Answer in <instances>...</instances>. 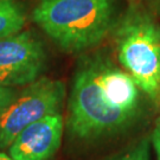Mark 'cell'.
Instances as JSON below:
<instances>
[{"mask_svg": "<svg viewBox=\"0 0 160 160\" xmlns=\"http://www.w3.org/2000/svg\"><path fill=\"white\" fill-rule=\"evenodd\" d=\"M158 100H160V92H159V97H158Z\"/></svg>", "mask_w": 160, "mask_h": 160, "instance_id": "cell-13", "label": "cell"}, {"mask_svg": "<svg viewBox=\"0 0 160 160\" xmlns=\"http://www.w3.org/2000/svg\"><path fill=\"white\" fill-rule=\"evenodd\" d=\"M148 5L157 16H160V0H148Z\"/></svg>", "mask_w": 160, "mask_h": 160, "instance_id": "cell-11", "label": "cell"}, {"mask_svg": "<svg viewBox=\"0 0 160 160\" xmlns=\"http://www.w3.org/2000/svg\"><path fill=\"white\" fill-rule=\"evenodd\" d=\"M45 62L44 46L31 32L0 38V84L28 86L39 78Z\"/></svg>", "mask_w": 160, "mask_h": 160, "instance_id": "cell-5", "label": "cell"}, {"mask_svg": "<svg viewBox=\"0 0 160 160\" xmlns=\"http://www.w3.org/2000/svg\"><path fill=\"white\" fill-rule=\"evenodd\" d=\"M32 18L62 50L84 52L114 29L115 0H39Z\"/></svg>", "mask_w": 160, "mask_h": 160, "instance_id": "cell-2", "label": "cell"}, {"mask_svg": "<svg viewBox=\"0 0 160 160\" xmlns=\"http://www.w3.org/2000/svg\"><path fill=\"white\" fill-rule=\"evenodd\" d=\"M151 137H143L108 160H151Z\"/></svg>", "mask_w": 160, "mask_h": 160, "instance_id": "cell-8", "label": "cell"}, {"mask_svg": "<svg viewBox=\"0 0 160 160\" xmlns=\"http://www.w3.org/2000/svg\"><path fill=\"white\" fill-rule=\"evenodd\" d=\"M65 84L42 77L25 86L11 106L0 115V148H8L24 128L48 115L62 113Z\"/></svg>", "mask_w": 160, "mask_h": 160, "instance_id": "cell-4", "label": "cell"}, {"mask_svg": "<svg viewBox=\"0 0 160 160\" xmlns=\"http://www.w3.org/2000/svg\"><path fill=\"white\" fill-rule=\"evenodd\" d=\"M24 25L25 14L17 0H0V38L20 32Z\"/></svg>", "mask_w": 160, "mask_h": 160, "instance_id": "cell-7", "label": "cell"}, {"mask_svg": "<svg viewBox=\"0 0 160 160\" xmlns=\"http://www.w3.org/2000/svg\"><path fill=\"white\" fill-rule=\"evenodd\" d=\"M0 160H14L10 154H6L4 152H0Z\"/></svg>", "mask_w": 160, "mask_h": 160, "instance_id": "cell-12", "label": "cell"}, {"mask_svg": "<svg viewBox=\"0 0 160 160\" xmlns=\"http://www.w3.org/2000/svg\"><path fill=\"white\" fill-rule=\"evenodd\" d=\"M140 112V89L106 53L81 58L69 97L68 128L81 141H94L126 129Z\"/></svg>", "mask_w": 160, "mask_h": 160, "instance_id": "cell-1", "label": "cell"}, {"mask_svg": "<svg viewBox=\"0 0 160 160\" xmlns=\"http://www.w3.org/2000/svg\"><path fill=\"white\" fill-rule=\"evenodd\" d=\"M121 68L152 100L160 92V26L147 12L132 8L114 26Z\"/></svg>", "mask_w": 160, "mask_h": 160, "instance_id": "cell-3", "label": "cell"}, {"mask_svg": "<svg viewBox=\"0 0 160 160\" xmlns=\"http://www.w3.org/2000/svg\"><path fill=\"white\" fill-rule=\"evenodd\" d=\"M18 92L12 87H6L0 84V115L11 106V103L17 97Z\"/></svg>", "mask_w": 160, "mask_h": 160, "instance_id": "cell-9", "label": "cell"}, {"mask_svg": "<svg viewBox=\"0 0 160 160\" xmlns=\"http://www.w3.org/2000/svg\"><path fill=\"white\" fill-rule=\"evenodd\" d=\"M151 145L154 148L157 160H160V116L157 119L151 134Z\"/></svg>", "mask_w": 160, "mask_h": 160, "instance_id": "cell-10", "label": "cell"}, {"mask_svg": "<svg viewBox=\"0 0 160 160\" xmlns=\"http://www.w3.org/2000/svg\"><path fill=\"white\" fill-rule=\"evenodd\" d=\"M64 120L62 113L48 115L31 123L8 146L14 160H51L62 142Z\"/></svg>", "mask_w": 160, "mask_h": 160, "instance_id": "cell-6", "label": "cell"}]
</instances>
